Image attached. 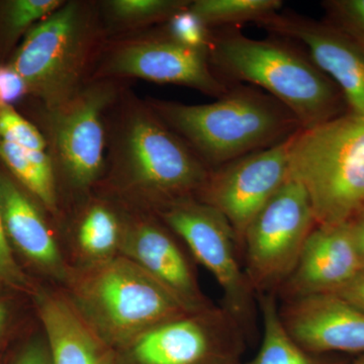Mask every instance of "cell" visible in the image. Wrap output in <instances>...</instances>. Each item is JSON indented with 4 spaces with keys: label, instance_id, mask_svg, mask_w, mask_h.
Segmentation results:
<instances>
[{
    "label": "cell",
    "instance_id": "33",
    "mask_svg": "<svg viewBox=\"0 0 364 364\" xmlns=\"http://www.w3.org/2000/svg\"><path fill=\"white\" fill-rule=\"evenodd\" d=\"M352 231H353L354 239H355L356 246H358V252L360 254L364 265V219H358L352 221Z\"/></svg>",
    "mask_w": 364,
    "mask_h": 364
},
{
    "label": "cell",
    "instance_id": "1",
    "mask_svg": "<svg viewBox=\"0 0 364 364\" xmlns=\"http://www.w3.org/2000/svg\"><path fill=\"white\" fill-rule=\"evenodd\" d=\"M237 28L213 32L208 62L218 77L265 91L293 112L303 129L341 116V91L308 54L282 38L251 39Z\"/></svg>",
    "mask_w": 364,
    "mask_h": 364
},
{
    "label": "cell",
    "instance_id": "27",
    "mask_svg": "<svg viewBox=\"0 0 364 364\" xmlns=\"http://www.w3.org/2000/svg\"><path fill=\"white\" fill-rule=\"evenodd\" d=\"M188 6L173 14L167 21L165 35L182 45L208 52L214 30L205 26L198 16L189 11Z\"/></svg>",
    "mask_w": 364,
    "mask_h": 364
},
{
    "label": "cell",
    "instance_id": "4",
    "mask_svg": "<svg viewBox=\"0 0 364 364\" xmlns=\"http://www.w3.org/2000/svg\"><path fill=\"white\" fill-rule=\"evenodd\" d=\"M60 287L91 329L114 351L153 328L191 312L122 255L95 264L71 265Z\"/></svg>",
    "mask_w": 364,
    "mask_h": 364
},
{
    "label": "cell",
    "instance_id": "13",
    "mask_svg": "<svg viewBox=\"0 0 364 364\" xmlns=\"http://www.w3.org/2000/svg\"><path fill=\"white\" fill-rule=\"evenodd\" d=\"M42 205L11 174L0 169V215L9 247L33 279L62 287L70 269Z\"/></svg>",
    "mask_w": 364,
    "mask_h": 364
},
{
    "label": "cell",
    "instance_id": "7",
    "mask_svg": "<svg viewBox=\"0 0 364 364\" xmlns=\"http://www.w3.org/2000/svg\"><path fill=\"white\" fill-rule=\"evenodd\" d=\"M91 32L82 4L68 2L36 23L11 57L9 65L26 81L28 95L40 98L47 109L80 90Z\"/></svg>",
    "mask_w": 364,
    "mask_h": 364
},
{
    "label": "cell",
    "instance_id": "36",
    "mask_svg": "<svg viewBox=\"0 0 364 364\" xmlns=\"http://www.w3.org/2000/svg\"><path fill=\"white\" fill-rule=\"evenodd\" d=\"M359 218H363V219H364V212L363 213V215H361L360 217H359Z\"/></svg>",
    "mask_w": 364,
    "mask_h": 364
},
{
    "label": "cell",
    "instance_id": "5",
    "mask_svg": "<svg viewBox=\"0 0 364 364\" xmlns=\"http://www.w3.org/2000/svg\"><path fill=\"white\" fill-rule=\"evenodd\" d=\"M289 178L305 188L317 225L350 223L364 212V114L350 112L291 138Z\"/></svg>",
    "mask_w": 364,
    "mask_h": 364
},
{
    "label": "cell",
    "instance_id": "18",
    "mask_svg": "<svg viewBox=\"0 0 364 364\" xmlns=\"http://www.w3.org/2000/svg\"><path fill=\"white\" fill-rule=\"evenodd\" d=\"M31 303L51 364H116V351L91 329L61 287L39 282Z\"/></svg>",
    "mask_w": 364,
    "mask_h": 364
},
{
    "label": "cell",
    "instance_id": "9",
    "mask_svg": "<svg viewBox=\"0 0 364 364\" xmlns=\"http://www.w3.org/2000/svg\"><path fill=\"white\" fill-rule=\"evenodd\" d=\"M245 333L222 306L167 321L116 351V364H243Z\"/></svg>",
    "mask_w": 364,
    "mask_h": 364
},
{
    "label": "cell",
    "instance_id": "25",
    "mask_svg": "<svg viewBox=\"0 0 364 364\" xmlns=\"http://www.w3.org/2000/svg\"><path fill=\"white\" fill-rule=\"evenodd\" d=\"M0 140L33 151H46L47 141L38 128L14 109L0 105Z\"/></svg>",
    "mask_w": 364,
    "mask_h": 364
},
{
    "label": "cell",
    "instance_id": "30",
    "mask_svg": "<svg viewBox=\"0 0 364 364\" xmlns=\"http://www.w3.org/2000/svg\"><path fill=\"white\" fill-rule=\"evenodd\" d=\"M9 364H51L42 330L40 334L26 333V339L13 358H9Z\"/></svg>",
    "mask_w": 364,
    "mask_h": 364
},
{
    "label": "cell",
    "instance_id": "29",
    "mask_svg": "<svg viewBox=\"0 0 364 364\" xmlns=\"http://www.w3.org/2000/svg\"><path fill=\"white\" fill-rule=\"evenodd\" d=\"M330 25L364 47V0H332L323 2Z\"/></svg>",
    "mask_w": 364,
    "mask_h": 364
},
{
    "label": "cell",
    "instance_id": "10",
    "mask_svg": "<svg viewBox=\"0 0 364 364\" xmlns=\"http://www.w3.org/2000/svg\"><path fill=\"white\" fill-rule=\"evenodd\" d=\"M114 87L95 85L47 109L52 152L72 188H90L104 171V112L114 100Z\"/></svg>",
    "mask_w": 364,
    "mask_h": 364
},
{
    "label": "cell",
    "instance_id": "21",
    "mask_svg": "<svg viewBox=\"0 0 364 364\" xmlns=\"http://www.w3.org/2000/svg\"><path fill=\"white\" fill-rule=\"evenodd\" d=\"M0 161L46 212L59 213L54 161L46 151H33L0 140Z\"/></svg>",
    "mask_w": 364,
    "mask_h": 364
},
{
    "label": "cell",
    "instance_id": "35",
    "mask_svg": "<svg viewBox=\"0 0 364 364\" xmlns=\"http://www.w3.org/2000/svg\"><path fill=\"white\" fill-rule=\"evenodd\" d=\"M9 356H6L4 354H1V355H0V364H9Z\"/></svg>",
    "mask_w": 364,
    "mask_h": 364
},
{
    "label": "cell",
    "instance_id": "24",
    "mask_svg": "<svg viewBox=\"0 0 364 364\" xmlns=\"http://www.w3.org/2000/svg\"><path fill=\"white\" fill-rule=\"evenodd\" d=\"M188 0H112L105 2L109 18L124 26H141L167 21L186 9Z\"/></svg>",
    "mask_w": 364,
    "mask_h": 364
},
{
    "label": "cell",
    "instance_id": "17",
    "mask_svg": "<svg viewBox=\"0 0 364 364\" xmlns=\"http://www.w3.org/2000/svg\"><path fill=\"white\" fill-rule=\"evenodd\" d=\"M364 267L352 222L317 225L306 241L296 267L277 293L282 301L334 294Z\"/></svg>",
    "mask_w": 364,
    "mask_h": 364
},
{
    "label": "cell",
    "instance_id": "23",
    "mask_svg": "<svg viewBox=\"0 0 364 364\" xmlns=\"http://www.w3.org/2000/svg\"><path fill=\"white\" fill-rule=\"evenodd\" d=\"M61 0H7L0 1V45L13 47L39 21L63 6Z\"/></svg>",
    "mask_w": 364,
    "mask_h": 364
},
{
    "label": "cell",
    "instance_id": "32",
    "mask_svg": "<svg viewBox=\"0 0 364 364\" xmlns=\"http://www.w3.org/2000/svg\"><path fill=\"white\" fill-rule=\"evenodd\" d=\"M334 294L364 312V267Z\"/></svg>",
    "mask_w": 364,
    "mask_h": 364
},
{
    "label": "cell",
    "instance_id": "19",
    "mask_svg": "<svg viewBox=\"0 0 364 364\" xmlns=\"http://www.w3.org/2000/svg\"><path fill=\"white\" fill-rule=\"evenodd\" d=\"M124 213L112 203L93 200L79 217L73 234L74 261L71 265L95 264L119 255Z\"/></svg>",
    "mask_w": 364,
    "mask_h": 364
},
{
    "label": "cell",
    "instance_id": "34",
    "mask_svg": "<svg viewBox=\"0 0 364 364\" xmlns=\"http://www.w3.org/2000/svg\"><path fill=\"white\" fill-rule=\"evenodd\" d=\"M351 364H364V353L359 354L358 358Z\"/></svg>",
    "mask_w": 364,
    "mask_h": 364
},
{
    "label": "cell",
    "instance_id": "3",
    "mask_svg": "<svg viewBox=\"0 0 364 364\" xmlns=\"http://www.w3.org/2000/svg\"><path fill=\"white\" fill-rule=\"evenodd\" d=\"M112 159L111 186L121 203L151 213L196 198L212 171L151 107L126 119Z\"/></svg>",
    "mask_w": 364,
    "mask_h": 364
},
{
    "label": "cell",
    "instance_id": "28",
    "mask_svg": "<svg viewBox=\"0 0 364 364\" xmlns=\"http://www.w3.org/2000/svg\"><path fill=\"white\" fill-rule=\"evenodd\" d=\"M31 299L11 291H0V355L2 350L30 329L26 324V305Z\"/></svg>",
    "mask_w": 364,
    "mask_h": 364
},
{
    "label": "cell",
    "instance_id": "6",
    "mask_svg": "<svg viewBox=\"0 0 364 364\" xmlns=\"http://www.w3.org/2000/svg\"><path fill=\"white\" fill-rule=\"evenodd\" d=\"M154 214L215 277L222 289L221 306L240 326L248 343L254 341L259 317L257 294L246 275L238 238L229 221L196 198L176 200Z\"/></svg>",
    "mask_w": 364,
    "mask_h": 364
},
{
    "label": "cell",
    "instance_id": "20",
    "mask_svg": "<svg viewBox=\"0 0 364 364\" xmlns=\"http://www.w3.org/2000/svg\"><path fill=\"white\" fill-rule=\"evenodd\" d=\"M257 301L262 340L256 355L243 364H345L327 354L306 351L289 335L280 318L277 294H259Z\"/></svg>",
    "mask_w": 364,
    "mask_h": 364
},
{
    "label": "cell",
    "instance_id": "14",
    "mask_svg": "<svg viewBox=\"0 0 364 364\" xmlns=\"http://www.w3.org/2000/svg\"><path fill=\"white\" fill-rule=\"evenodd\" d=\"M306 48L309 57L341 91L351 112L364 114V47L330 25L294 13H275L258 23Z\"/></svg>",
    "mask_w": 364,
    "mask_h": 364
},
{
    "label": "cell",
    "instance_id": "26",
    "mask_svg": "<svg viewBox=\"0 0 364 364\" xmlns=\"http://www.w3.org/2000/svg\"><path fill=\"white\" fill-rule=\"evenodd\" d=\"M38 284L39 280L28 275L11 252L0 215V291H11L31 299Z\"/></svg>",
    "mask_w": 364,
    "mask_h": 364
},
{
    "label": "cell",
    "instance_id": "31",
    "mask_svg": "<svg viewBox=\"0 0 364 364\" xmlns=\"http://www.w3.org/2000/svg\"><path fill=\"white\" fill-rule=\"evenodd\" d=\"M28 95L26 81L13 67L0 65V105H13Z\"/></svg>",
    "mask_w": 364,
    "mask_h": 364
},
{
    "label": "cell",
    "instance_id": "15",
    "mask_svg": "<svg viewBox=\"0 0 364 364\" xmlns=\"http://www.w3.org/2000/svg\"><path fill=\"white\" fill-rule=\"evenodd\" d=\"M107 71L153 82L188 86L218 98L231 87L213 72L208 51L182 45L166 35L119 48L109 59Z\"/></svg>",
    "mask_w": 364,
    "mask_h": 364
},
{
    "label": "cell",
    "instance_id": "16",
    "mask_svg": "<svg viewBox=\"0 0 364 364\" xmlns=\"http://www.w3.org/2000/svg\"><path fill=\"white\" fill-rule=\"evenodd\" d=\"M284 327L311 353H364V312L335 294L282 301Z\"/></svg>",
    "mask_w": 364,
    "mask_h": 364
},
{
    "label": "cell",
    "instance_id": "12",
    "mask_svg": "<svg viewBox=\"0 0 364 364\" xmlns=\"http://www.w3.org/2000/svg\"><path fill=\"white\" fill-rule=\"evenodd\" d=\"M119 255L133 261L191 312L214 306L198 282L195 265L176 235L154 213L128 210Z\"/></svg>",
    "mask_w": 364,
    "mask_h": 364
},
{
    "label": "cell",
    "instance_id": "11",
    "mask_svg": "<svg viewBox=\"0 0 364 364\" xmlns=\"http://www.w3.org/2000/svg\"><path fill=\"white\" fill-rule=\"evenodd\" d=\"M291 138L213 169L196 196L226 218L240 250L250 223L289 179Z\"/></svg>",
    "mask_w": 364,
    "mask_h": 364
},
{
    "label": "cell",
    "instance_id": "2",
    "mask_svg": "<svg viewBox=\"0 0 364 364\" xmlns=\"http://www.w3.org/2000/svg\"><path fill=\"white\" fill-rule=\"evenodd\" d=\"M150 107L210 170L284 142L303 129L282 102L251 85H231L212 104L153 100Z\"/></svg>",
    "mask_w": 364,
    "mask_h": 364
},
{
    "label": "cell",
    "instance_id": "22",
    "mask_svg": "<svg viewBox=\"0 0 364 364\" xmlns=\"http://www.w3.org/2000/svg\"><path fill=\"white\" fill-rule=\"evenodd\" d=\"M282 0H193L188 9L203 21L214 28H237L239 25H256L279 13Z\"/></svg>",
    "mask_w": 364,
    "mask_h": 364
},
{
    "label": "cell",
    "instance_id": "8",
    "mask_svg": "<svg viewBox=\"0 0 364 364\" xmlns=\"http://www.w3.org/2000/svg\"><path fill=\"white\" fill-rule=\"evenodd\" d=\"M316 226L305 188L289 178L256 215L242 240L244 269L257 296L279 293Z\"/></svg>",
    "mask_w": 364,
    "mask_h": 364
}]
</instances>
